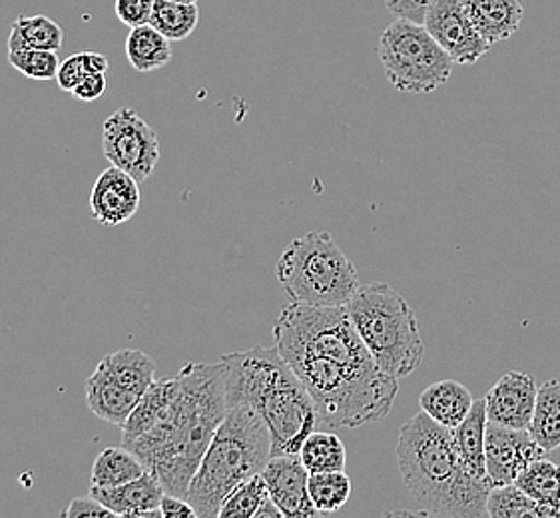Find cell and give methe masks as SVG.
Wrapping results in <instances>:
<instances>
[{"instance_id":"f546056e","label":"cell","mask_w":560,"mask_h":518,"mask_svg":"<svg viewBox=\"0 0 560 518\" xmlns=\"http://www.w3.org/2000/svg\"><path fill=\"white\" fill-rule=\"evenodd\" d=\"M269 498L268 486L261 473L249 476L225 496L218 518H256L259 508Z\"/></svg>"},{"instance_id":"4fadbf2b","label":"cell","mask_w":560,"mask_h":518,"mask_svg":"<svg viewBox=\"0 0 560 518\" xmlns=\"http://www.w3.org/2000/svg\"><path fill=\"white\" fill-rule=\"evenodd\" d=\"M261 476L268 486L269 498L280 508L283 518H314L322 515L310 496L305 469L300 455L271 457Z\"/></svg>"},{"instance_id":"d4e9b609","label":"cell","mask_w":560,"mask_h":518,"mask_svg":"<svg viewBox=\"0 0 560 518\" xmlns=\"http://www.w3.org/2000/svg\"><path fill=\"white\" fill-rule=\"evenodd\" d=\"M65 40V31L60 24L45 14L36 16H19L12 23L11 36H9V50H23V48H36V50H55L58 52Z\"/></svg>"},{"instance_id":"4316f807","label":"cell","mask_w":560,"mask_h":518,"mask_svg":"<svg viewBox=\"0 0 560 518\" xmlns=\"http://www.w3.org/2000/svg\"><path fill=\"white\" fill-rule=\"evenodd\" d=\"M515 485L540 505L560 513V467L545 457L527 464L516 476Z\"/></svg>"},{"instance_id":"5b68a950","label":"cell","mask_w":560,"mask_h":518,"mask_svg":"<svg viewBox=\"0 0 560 518\" xmlns=\"http://www.w3.org/2000/svg\"><path fill=\"white\" fill-rule=\"evenodd\" d=\"M269 459L271 435L266 421L249 405H230L191 476L186 501L198 518H215L225 496L249 476L261 473Z\"/></svg>"},{"instance_id":"4dcf8cb0","label":"cell","mask_w":560,"mask_h":518,"mask_svg":"<svg viewBox=\"0 0 560 518\" xmlns=\"http://www.w3.org/2000/svg\"><path fill=\"white\" fill-rule=\"evenodd\" d=\"M9 62L26 79L40 80V82L57 79L58 67H60V60L55 50H36V48L9 50Z\"/></svg>"},{"instance_id":"ba28073f","label":"cell","mask_w":560,"mask_h":518,"mask_svg":"<svg viewBox=\"0 0 560 518\" xmlns=\"http://www.w3.org/2000/svg\"><path fill=\"white\" fill-rule=\"evenodd\" d=\"M377 57L395 91L429 94L447 84L455 62L423 24L397 19L383 31Z\"/></svg>"},{"instance_id":"74e56055","label":"cell","mask_w":560,"mask_h":518,"mask_svg":"<svg viewBox=\"0 0 560 518\" xmlns=\"http://www.w3.org/2000/svg\"><path fill=\"white\" fill-rule=\"evenodd\" d=\"M82 60H84V68L89 74H106L110 68L108 58L101 52H82Z\"/></svg>"},{"instance_id":"d590c367","label":"cell","mask_w":560,"mask_h":518,"mask_svg":"<svg viewBox=\"0 0 560 518\" xmlns=\"http://www.w3.org/2000/svg\"><path fill=\"white\" fill-rule=\"evenodd\" d=\"M106 74H86L72 94L80 102H96L106 92Z\"/></svg>"},{"instance_id":"f1b7e54d","label":"cell","mask_w":560,"mask_h":518,"mask_svg":"<svg viewBox=\"0 0 560 518\" xmlns=\"http://www.w3.org/2000/svg\"><path fill=\"white\" fill-rule=\"evenodd\" d=\"M307 488L319 513H337L346 507L351 496V479L346 471L310 473Z\"/></svg>"},{"instance_id":"8d00e7d4","label":"cell","mask_w":560,"mask_h":518,"mask_svg":"<svg viewBox=\"0 0 560 518\" xmlns=\"http://www.w3.org/2000/svg\"><path fill=\"white\" fill-rule=\"evenodd\" d=\"M160 513L162 518H196V510L191 507L190 503L184 496L164 495L162 503H160Z\"/></svg>"},{"instance_id":"1f68e13d","label":"cell","mask_w":560,"mask_h":518,"mask_svg":"<svg viewBox=\"0 0 560 518\" xmlns=\"http://www.w3.org/2000/svg\"><path fill=\"white\" fill-rule=\"evenodd\" d=\"M154 4H156V0H116L114 12L120 23L136 28V26L150 23Z\"/></svg>"},{"instance_id":"30bf717a","label":"cell","mask_w":560,"mask_h":518,"mask_svg":"<svg viewBox=\"0 0 560 518\" xmlns=\"http://www.w3.org/2000/svg\"><path fill=\"white\" fill-rule=\"evenodd\" d=\"M102 152L116 168L148 180L160 160V136L132 108H120L102 126Z\"/></svg>"},{"instance_id":"836d02e7","label":"cell","mask_w":560,"mask_h":518,"mask_svg":"<svg viewBox=\"0 0 560 518\" xmlns=\"http://www.w3.org/2000/svg\"><path fill=\"white\" fill-rule=\"evenodd\" d=\"M86 74H89V72H86V68H84L82 52H80V55H72V57H68L65 62H60V67H58V86L65 92H72L79 86Z\"/></svg>"},{"instance_id":"277c9868","label":"cell","mask_w":560,"mask_h":518,"mask_svg":"<svg viewBox=\"0 0 560 518\" xmlns=\"http://www.w3.org/2000/svg\"><path fill=\"white\" fill-rule=\"evenodd\" d=\"M228 407L249 405L266 421L271 457L300 455L319 421L314 399L278 348H254L222 355Z\"/></svg>"},{"instance_id":"8992f818","label":"cell","mask_w":560,"mask_h":518,"mask_svg":"<svg viewBox=\"0 0 560 518\" xmlns=\"http://www.w3.org/2000/svg\"><path fill=\"white\" fill-rule=\"evenodd\" d=\"M346 307L359 338L385 375L399 381L421 365L425 343L419 321L411 305L392 285H363Z\"/></svg>"},{"instance_id":"44dd1931","label":"cell","mask_w":560,"mask_h":518,"mask_svg":"<svg viewBox=\"0 0 560 518\" xmlns=\"http://www.w3.org/2000/svg\"><path fill=\"white\" fill-rule=\"evenodd\" d=\"M126 57L138 72H152L172 60L170 40L152 24L136 26L126 38Z\"/></svg>"},{"instance_id":"9a60e30c","label":"cell","mask_w":560,"mask_h":518,"mask_svg":"<svg viewBox=\"0 0 560 518\" xmlns=\"http://www.w3.org/2000/svg\"><path fill=\"white\" fill-rule=\"evenodd\" d=\"M140 200V181L110 164L92 186L90 212L104 226H120L135 217Z\"/></svg>"},{"instance_id":"ffe728a7","label":"cell","mask_w":560,"mask_h":518,"mask_svg":"<svg viewBox=\"0 0 560 518\" xmlns=\"http://www.w3.org/2000/svg\"><path fill=\"white\" fill-rule=\"evenodd\" d=\"M487 407H485V397L472 403L471 413L465 417L459 427L453 428L455 443L459 447L463 461L472 473L481 479H489L487 474V462H485V440H487Z\"/></svg>"},{"instance_id":"52a82bcc","label":"cell","mask_w":560,"mask_h":518,"mask_svg":"<svg viewBox=\"0 0 560 518\" xmlns=\"http://www.w3.org/2000/svg\"><path fill=\"white\" fill-rule=\"evenodd\" d=\"M276 278L293 304L343 307L359 290L358 271L329 232L293 239L276 263Z\"/></svg>"},{"instance_id":"9c48e42d","label":"cell","mask_w":560,"mask_h":518,"mask_svg":"<svg viewBox=\"0 0 560 518\" xmlns=\"http://www.w3.org/2000/svg\"><path fill=\"white\" fill-rule=\"evenodd\" d=\"M156 381V361L140 350L102 357L86 381V403L96 417L122 427L148 387Z\"/></svg>"},{"instance_id":"d6986e66","label":"cell","mask_w":560,"mask_h":518,"mask_svg":"<svg viewBox=\"0 0 560 518\" xmlns=\"http://www.w3.org/2000/svg\"><path fill=\"white\" fill-rule=\"evenodd\" d=\"M178 375H174L168 379H156L148 387L147 393L142 395L135 411L122 425V443L138 439L156 425L164 407L168 405L172 397L178 391Z\"/></svg>"},{"instance_id":"d6a6232c","label":"cell","mask_w":560,"mask_h":518,"mask_svg":"<svg viewBox=\"0 0 560 518\" xmlns=\"http://www.w3.org/2000/svg\"><path fill=\"white\" fill-rule=\"evenodd\" d=\"M438 0H385L387 11L397 19H407L411 23L423 24L429 7Z\"/></svg>"},{"instance_id":"7c38bea8","label":"cell","mask_w":560,"mask_h":518,"mask_svg":"<svg viewBox=\"0 0 560 518\" xmlns=\"http://www.w3.org/2000/svg\"><path fill=\"white\" fill-rule=\"evenodd\" d=\"M547 451L530 437L528 428H511L503 425H487L485 462L487 474L494 486L515 483L521 471Z\"/></svg>"},{"instance_id":"f35d334b","label":"cell","mask_w":560,"mask_h":518,"mask_svg":"<svg viewBox=\"0 0 560 518\" xmlns=\"http://www.w3.org/2000/svg\"><path fill=\"white\" fill-rule=\"evenodd\" d=\"M172 2H182V4H196L198 0H172Z\"/></svg>"},{"instance_id":"cb8c5ba5","label":"cell","mask_w":560,"mask_h":518,"mask_svg":"<svg viewBox=\"0 0 560 518\" xmlns=\"http://www.w3.org/2000/svg\"><path fill=\"white\" fill-rule=\"evenodd\" d=\"M487 517L489 518H560L559 510L540 505L528 496L515 483L491 488L487 498Z\"/></svg>"},{"instance_id":"3957f363","label":"cell","mask_w":560,"mask_h":518,"mask_svg":"<svg viewBox=\"0 0 560 518\" xmlns=\"http://www.w3.org/2000/svg\"><path fill=\"white\" fill-rule=\"evenodd\" d=\"M397 464L421 515L447 518L487 517L491 479L472 473L460 457L453 428L427 413L409 419L399 431Z\"/></svg>"},{"instance_id":"ac0fdd59","label":"cell","mask_w":560,"mask_h":518,"mask_svg":"<svg viewBox=\"0 0 560 518\" xmlns=\"http://www.w3.org/2000/svg\"><path fill=\"white\" fill-rule=\"evenodd\" d=\"M475 399L465 385L455 379H445L429 385L419 397L421 411L443 427H459L465 417L471 413Z\"/></svg>"},{"instance_id":"2e32d148","label":"cell","mask_w":560,"mask_h":518,"mask_svg":"<svg viewBox=\"0 0 560 518\" xmlns=\"http://www.w3.org/2000/svg\"><path fill=\"white\" fill-rule=\"evenodd\" d=\"M90 495L101 501L114 517L162 518L160 503L166 495V491L156 474L147 471L126 485L113 486V488L90 486Z\"/></svg>"},{"instance_id":"5bb4252c","label":"cell","mask_w":560,"mask_h":518,"mask_svg":"<svg viewBox=\"0 0 560 518\" xmlns=\"http://www.w3.org/2000/svg\"><path fill=\"white\" fill-rule=\"evenodd\" d=\"M535 377L523 372L504 373L485 397L487 419L494 425L528 428L537 405Z\"/></svg>"},{"instance_id":"7402d4cb","label":"cell","mask_w":560,"mask_h":518,"mask_svg":"<svg viewBox=\"0 0 560 518\" xmlns=\"http://www.w3.org/2000/svg\"><path fill=\"white\" fill-rule=\"evenodd\" d=\"M528 433L545 451L560 449V381L550 379L538 387L537 405Z\"/></svg>"},{"instance_id":"7a4b0ae2","label":"cell","mask_w":560,"mask_h":518,"mask_svg":"<svg viewBox=\"0 0 560 518\" xmlns=\"http://www.w3.org/2000/svg\"><path fill=\"white\" fill-rule=\"evenodd\" d=\"M176 375L178 391L156 425L122 445L156 474L168 495L186 498L191 476L228 413L225 365L186 363Z\"/></svg>"},{"instance_id":"484cf974","label":"cell","mask_w":560,"mask_h":518,"mask_svg":"<svg viewBox=\"0 0 560 518\" xmlns=\"http://www.w3.org/2000/svg\"><path fill=\"white\" fill-rule=\"evenodd\" d=\"M305 469L310 473H327V471H346L348 451L343 440L329 431H314L303 440L300 449Z\"/></svg>"},{"instance_id":"e575fe53","label":"cell","mask_w":560,"mask_h":518,"mask_svg":"<svg viewBox=\"0 0 560 518\" xmlns=\"http://www.w3.org/2000/svg\"><path fill=\"white\" fill-rule=\"evenodd\" d=\"M82 517H114L108 508L96 501L94 496L89 495L84 498H74L68 508L62 510V518H82Z\"/></svg>"},{"instance_id":"83f0119b","label":"cell","mask_w":560,"mask_h":518,"mask_svg":"<svg viewBox=\"0 0 560 518\" xmlns=\"http://www.w3.org/2000/svg\"><path fill=\"white\" fill-rule=\"evenodd\" d=\"M200 21L196 4H182L172 0H156L150 24L164 34L170 43H182L190 36Z\"/></svg>"},{"instance_id":"8fae6325","label":"cell","mask_w":560,"mask_h":518,"mask_svg":"<svg viewBox=\"0 0 560 518\" xmlns=\"http://www.w3.org/2000/svg\"><path fill=\"white\" fill-rule=\"evenodd\" d=\"M429 34L443 46L455 64H475L491 45L485 40L460 0H438L429 7L423 21Z\"/></svg>"},{"instance_id":"603a6c76","label":"cell","mask_w":560,"mask_h":518,"mask_svg":"<svg viewBox=\"0 0 560 518\" xmlns=\"http://www.w3.org/2000/svg\"><path fill=\"white\" fill-rule=\"evenodd\" d=\"M144 462L126 447H108L96 457L90 474V486L113 488L126 485L147 473Z\"/></svg>"},{"instance_id":"e0dca14e","label":"cell","mask_w":560,"mask_h":518,"mask_svg":"<svg viewBox=\"0 0 560 518\" xmlns=\"http://www.w3.org/2000/svg\"><path fill=\"white\" fill-rule=\"evenodd\" d=\"M477 31L493 46L511 38L525 16L523 0H460Z\"/></svg>"},{"instance_id":"6da1fadb","label":"cell","mask_w":560,"mask_h":518,"mask_svg":"<svg viewBox=\"0 0 560 518\" xmlns=\"http://www.w3.org/2000/svg\"><path fill=\"white\" fill-rule=\"evenodd\" d=\"M273 339L314 399L319 425L358 428L392 413L399 384L377 367L346 305L292 302L278 317Z\"/></svg>"}]
</instances>
